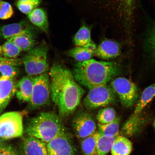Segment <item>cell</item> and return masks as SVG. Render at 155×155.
Instances as JSON below:
<instances>
[{
    "instance_id": "obj_1",
    "label": "cell",
    "mask_w": 155,
    "mask_h": 155,
    "mask_svg": "<svg viewBox=\"0 0 155 155\" xmlns=\"http://www.w3.org/2000/svg\"><path fill=\"white\" fill-rule=\"evenodd\" d=\"M51 98L57 106L60 117L71 115L80 103L85 93L73 73L60 64H55L49 73Z\"/></svg>"
},
{
    "instance_id": "obj_2",
    "label": "cell",
    "mask_w": 155,
    "mask_h": 155,
    "mask_svg": "<svg viewBox=\"0 0 155 155\" xmlns=\"http://www.w3.org/2000/svg\"><path fill=\"white\" fill-rule=\"evenodd\" d=\"M121 71L120 67L115 62L91 59L77 63L73 73L77 82L90 90L107 84Z\"/></svg>"
},
{
    "instance_id": "obj_3",
    "label": "cell",
    "mask_w": 155,
    "mask_h": 155,
    "mask_svg": "<svg viewBox=\"0 0 155 155\" xmlns=\"http://www.w3.org/2000/svg\"><path fill=\"white\" fill-rule=\"evenodd\" d=\"M27 135L46 143L67 131L59 116L52 112H42L32 118L25 129Z\"/></svg>"
},
{
    "instance_id": "obj_4",
    "label": "cell",
    "mask_w": 155,
    "mask_h": 155,
    "mask_svg": "<svg viewBox=\"0 0 155 155\" xmlns=\"http://www.w3.org/2000/svg\"><path fill=\"white\" fill-rule=\"evenodd\" d=\"M48 46L43 42L28 51L23 57L22 61L28 76L34 77L48 72Z\"/></svg>"
},
{
    "instance_id": "obj_5",
    "label": "cell",
    "mask_w": 155,
    "mask_h": 155,
    "mask_svg": "<svg viewBox=\"0 0 155 155\" xmlns=\"http://www.w3.org/2000/svg\"><path fill=\"white\" fill-rule=\"evenodd\" d=\"M23 115L22 112L11 111L0 116V139L5 140L22 136Z\"/></svg>"
},
{
    "instance_id": "obj_6",
    "label": "cell",
    "mask_w": 155,
    "mask_h": 155,
    "mask_svg": "<svg viewBox=\"0 0 155 155\" xmlns=\"http://www.w3.org/2000/svg\"><path fill=\"white\" fill-rule=\"evenodd\" d=\"M33 78V87L31 98L28 102L31 110L40 108L49 103L51 98V88L49 75L48 72Z\"/></svg>"
},
{
    "instance_id": "obj_7",
    "label": "cell",
    "mask_w": 155,
    "mask_h": 155,
    "mask_svg": "<svg viewBox=\"0 0 155 155\" xmlns=\"http://www.w3.org/2000/svg\"><path fill=\"white\" fill-rule=\"evenodd\" d=\"M115 93L111 86L107 84L94 87L90 89L83 104L90 110L104 107L115 101Z\"/></svg>"
},
{
    "instance_id": "obj_8",
    "label": "cell",
    "mask_w": 155,
    "mask_h": 155,
    "mask_svg": "<svg viewBox=\"0 0 155 155\" xmlns=\"http://www.w3.org/2000/svg\"><path fill=\"white\" fill-rule=\"evenodd\" d=\"M111 86L119 96L122 105L127 108L134 105L138 95V89L134 83L125 78L119 77L112 81Z\"/></svg>"
},
{
    "instance_id": "obj_9",
    "label": "cell",
    "mask_w": 155,
    "mask_h": 155,
    "mask_svg": "<svg viewBox=\"0 0 155 155\" xmlns=\"http://www.w3.org/2000/svg\"><path fill=\"white\" fill-rule=\"evenodd\" d=\"M48 155H76L71 135L67 131L46 143Z\"/></svg>"
},
{
    "instance_id": "obj_10",
    "label": "cell",
    "mask_w": 155,
    "mask_h": 155,
    "mask_svg": "<svg viewBox=\"0 0 155 155\" xmlns=\"http://www.w3.org/2000/svg\"><path fill=\"white\" fill-rule=\"evenodd\" d=\"M72 126L78 138L83 139L97 131V125L94 117L90 114L83 112L73 120Z\"/></svg>"
},
{
    "instance_id": "obj_11",
    "label": "cell",
    "mask_w": 155,
    "mask_h": 155,
    "mask_svg": "<svg viewBox=\"0 0 155 155\" xmlns=\"http://www.w3.org/2000/svg\"><path fill=\"white\" fill-rule=\"evenodd\" d=\"M1 30L3 38L6 39L20 35H28L35 37L36 33L34 27L25 21L4 25L2 27Z\"/></svg>"
},
{
    "instance_id": "obj_12",
    "label": "cell",
    "mask_w": 155,
    "mask_h": 155,
    "mask_svg": "<svg viewBox=\"0 0 155 155\" xmlns=\"http://www.w3.org/2000/svg\"><path fill=\"white\" fill-rule=\"evenodd\" d=\"M120 54V48L115 41L106 39L102 41L95 52L94 55L103 60H109L118 57Z\"/></svg>"
},
{
    "instance_id": "obj_13",
    "label": "cell",
    "mask_w": 155,
    "mask_h": 155,
    "mask_svg": "<svg viewBox=\"0 0 155 155\" xmlns=\"http://www.w3.org/2000/svg\"><path fill=\"white\" fill-rule=\"evenodd\" d=\"M22 144L24 155H48L46 143L35 137L27 136Z\"/></svg>"
},
{
    "instance_id": "obj_14",
    "label": "cell",
    "mask_w": 155,
    "mask_h": 155,
    "mask_svg": "<svg viewBox=\"0 0 155 155\" xmlns=\"http://www.w3.org/2000/svg\"><path fill=\"white\" fill-rule=\"evenodd\" d=\"M16 85L14 78L0 79V113L8 105L15 94Z\"/></svg>"
},
{
    "instance_id": "obj_15",
    "label": "cell",
    "mask_w": 155,
    "mask_h": 155,
    "mask_svg": "<svg viewBox=\"0 0 155 155\" xmlns=\"http://www.w3.org/2000/svg\"><path fill=\"white\" fill-rule=\"evenodd\" d=\"M33 87V77H23L16 83L15 94L17 98L20 101L28 103L31 98Z\"/></svg>"
},
{
    "instance_id": "obj_16",
    "label": "cell",
    "mask_w": 155,
    "mask_h": 155,
    "mask_svg": "<svg viewBox=\"0 0 155 155\" xmlns=\"http://www.w3.org/2000/svg\"><path fill=\"white\" fill-rule=\"evenodd\" d=\"M91 26L83 23L74 37L75 45L96 50V45L93 42L91 37Z\"/></svg>"
},
{
    "instance_id": "obj_17",
    "label": "cell",
    "mask_w": 155,
    "mask_h": 155,
    "mask_svg": "<svg viewBox=\"0 0 155 155\" xmlns=\"http://www.w3.org/2000/svg\"><path fill=\"white\" fill-rule=\"evenodd\" d=\"M30 22L42 31L48 34V23L46 11L42 8L35 9L28 15Z\"/></svg>"
},
{
    "instance_id": "obj_18",
    "label": "cell",
    "mask_w": 155,
    "mask_h": 155,
    "mask_svg": "<svg viewBox=\"0 0 155 155\" xmlns=\"http://www.w3.org/2000/svg\"><path fill=\"white\" fill-rule=\"evenodd\" d=\"M130 140L123 136L116 137L111 150L112 155H130L132 150Z\"/></svg>"
},
{
    "instance_id": "obj_19",
    "label": "cell",
    "mask_w": 155,
    "mask_h": 155,
    "mask_svg": "<svg viewBox=\"0 0 155 155\" xmlns=\"http://www.w3.org/2000/svg\"><path fill=\"white\" fill-rule=\"evenodd\" d=\"M95 50L91 48L76 46L69 50L67 54L78 62H83L91 59Z\"/></svg>"
},
{
    "instance_id": "obj_20",
    "label": "cell",
    "mask_w": 155,
    "mask_h": 155,
    "mask_svg": "<svg viewBox=\"0 0 155 155\" xmlns=\"http://www.w3.org/2000/svg\"><path fill=\"white\" fill-rule=\"evenodd\" d=\"M8 41L12 42L24 51H30L36 45L35 37L28 35L13 36L8 39Z\"/></svg>"
},
{
    "instance_id": "obj_21",
    "label": "cell",
    "mask_w": 155,
    "mask_h": 155,
    "mask_svg": "<svg viewBox=\"0 0 155 155\" xmlns=\"http://www.w3.org/2000/svg\"><path fill=\"white\" fill-rule=\"evenodd\" d=\"M100 134L97 131L94 134L82 139L81 147L83 155H98L97 141Z\"/></svg>"
},
{
    "instance_id": "obj_22",
    "label": "cell",
    "mask_w": 155,
    "mask_h": 155,
    "mask_svg": "<svg viewBox=\"0 0 155 155\" xmlns=\"http://www.w3.org/2000/svg\"><path fill=\"white\" fill-rule=\"evenodd\" d=\"M120 118L116 117L114 121L108 124L97 125L98 131L100 134L108 137H115L119 135Z\"/></svg>"
},
{
    "instance_id": "obj_23",
    "label": "cell",
    "mask_w": 155,
    "mask_h": 155,
    "mask_svg": "<svg viewBox=\"0 0 155 155\" xmlns=\"http://www.w3.org/2000/svg\"><path fill=\"white\" fill-rule=\"evenodd\" d=\"M155 96V83L147 87L143 91L137 102L133 114H140L147 104Z\"/></svg>"
},
{
    "instance_id": "obj_24",
    "label": "cell",
    "mask_w": 155,
    "mask_h": 155,
    "mask_svg": "<svg viewBox=\"0 0 155 155\" xmlns=\"http://www.w3.org/2000/svg\"><path fill=\"white\" fill-rule=\"evenodd\" d=\"M142 119L140 114H133L128 119L123 128V133L126 135H131L138 130Z\"/></svg>"
},
{
    "instance_id": "obj_25",
    "label": "cell",
    "mask_w": 155,
    "mask_h": 155,
    "mask_svg": "<svg viewBox=\"0 0 155 155\" xmlns=\"http://www.w3.org/2000/svg\"><path fill=\"white\" fill-rule=\"evenodd\" d=\"M115 137H108L100 134L97 141L98 155H107L111 150Z\"/></svg>"
},
{
    "instance_id": "obj_26",
    "label": "cell",
    "mask_w": 155,
    "mask_h": 155,
    "mask_svg": "<svg viewBox=\"0 0 155 155\" xmlns=\"http://www.w3.org/2000/svg\"><path fill=\"white\" fill-rule=\"evenodd\" d=\"M116 117V112L114 108L107 107L99 110L97 115V119L98 123L104 124L110 123Z\"/></svg>"
},
{
    "instance_id": "obj_27",
    "label": "cell",
    "mask_w": 155,
    "mask_h": 155,
    "mask_svg": "<svg viewBox=\"0 0 155 155\" xmlns=\"http://www.w3.org/2000/svg\"><path fill=\"white\" fill-rule=\"evenodd\" d=\"M3 55L7 58L15 59L22 51L20 48L12 42L8 41L2 46Z\"/></svg>"
},
{
    "instance_id": "obj_28",
    "label": "cell",
    "mask_w": 155,
    "mask_h": 155,
    "mask_svg": "<svg viewBox=\"0 0 155 155\" xmlns=\"http://www.w3.org/2000/svg\"><path fill=\"white\" fill-rule=\"evenodd\" d=\"M17 67L5 64H0V79H9L14 78L18 74Z\"/></svg>"
},
{
    "instance_id": "obj_29",
    "label": "cell",
    "mask_w": 155,
    "mask_h": 155,
    "mask_svg": "<svg viewBox=\"0 0 155 155\" xmlns=\"http://www.w3.org/2000/svg\"><path fill=\"white\" fill-rule=\"evenodd\" d=\"M14 13L10 4L7 2L0 1V19H6L12 16Z\"/></svg>"
},
{
    "instance_id": "obj_30",
    "label": "cell",
    "mask_w": 155,
    "mask_h": 155,
    "mask_svg": "<svg viewBox=\"0 0 155 155\" xmlns=\"http://www.w3.org/2000/svg\"><path fill=\"white\" fill-rule=\"evenodd\" d=\"M16 5L18 9L25 14H30L38 5L31 1L17 2Z\"/></svg>"
},
{
    "instance_id": "obj_31",
    "label": "cell",
    "mask_w": 155,
    "mask_h": 155,
    "mask_svg": "<svg viewBox=\"0 0 155 155\" xmlns=\"http://www.w3.org/2000/svg\"><path fill=\"white\" fill-rule=\"evenodd\" d=\"M0 155H19L17 151L5 143L0 148Z\"/></svg>"
},
{
    "instance_id": "obj_32",
    "label": "cell",
    "mask_w": 155,
    "mask_h": 155,
    "mask_svg": "<svg viewBox=\"0 0 155 155\" xmlns=\"http://www.w3.org/2000/svg\"><path fill=\"white\" fill-rule=\"evenodd\" d=\"M19 2H24L26 1H31L36 4L38 5L41 3V0H18Z\"/></svg>"
},
{
    "instance_id": "obj_33",
    "label": "cell",
    "mask_w": 155,
    "mask_h": 155,
    "mask_svg": "<svg viewBox=\"0 0 155 155\" xmlns=\"http://www.w3.org/2000/svg\"><path fill=\"white\" fill-rule=\"evenodd\" d=\"M5 140L0 139V148L5 143Z\"/></svg>"
},
{
    "instance_id": "obj_34",
    "label": "cell",
    "mask_w": 155,
    "mask_h": 155,
    "mask_svg": "<svg viewBox=\"0 0 155 155\" xmlns=\"http://www.w3.org/2000/svg\"><path fill=\"white\" fill-rule=\"evenodd\" d=\"M2 46H0V57H2Z\"/></svg>"
},
{
    "instance_id": "obj_35",
    "label": "cell",
    "mask_w": 155,
    "mask_h": 155,
    "mask_svg": "<svg viewBox=\"0 0 155 155\" xmlns=\"http://www.w3.org/2000/svg\"><path fill=\"white\" fill-rule=\"evenodd\" d=\"M153 127L155 128V119L154 120V123H153Z\"/></svg>"
},
{
    "instance_id": "obj_36",
    "label": "cell",
    "mask_w": 155,
    "mask_h": 155,
    "mask_svg": "<svg viewBox=\"0 0 155 155\" xmlns=\"http://www.w3.org/2000/svg\"><path fill=\"white\" fill-rule=\"evenodd\" d=\"M0 1H1V0H0Z\"/></svg>"
}]
</instances>
